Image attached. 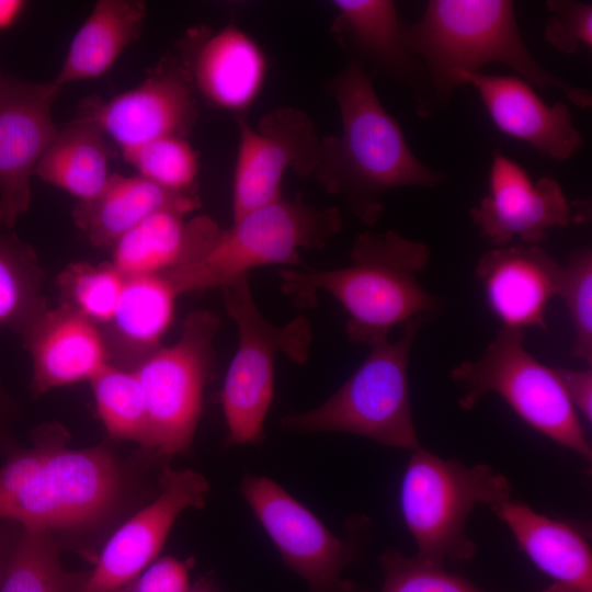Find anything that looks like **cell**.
Returning a JSON list of instances; mask_svg holds the SVG:
<instances>
[{"instance_id": "cell-2", "label": "cell", "mask_w": 592, "mask_h": 592, "mask_svg": "<svg viewBox=\"0 0 592 592\" xmlns=\"http://www.w3.org/2000/svg\"><path fill=\"white\" fill-rule=\"evenodd\" d=\"M352 264L333 270L283 269L281 291L297 308H312L320 292L331 295L348 314L345 334L372 346L390 330L424 314L440 316L446 300L429 293L418 274L431 262L422 241L395 230L360 234L352 246Z\"/></svg>"}, {"instance_id": "cell-3", "label": "cell", "mask_w": 592, "mask_h": 592, "mask_svg": "<svg viewBox=\"0 0 592 592\" xmlns=\"http://www.w3.org/2000/svg\"><path fill=\"white\" fill-rule=\"evenodd\" d=\"M408 50L429 75V99L419 114L431 117L447 109L460 87V72L481 71L490 62L509 66L519 78L540 89L556 88L576 106H592L589 90L549 72L533 56L508 0H431L415 23L402 22Z\"/></svg>"}, {"instance_id": "cell-28", "label": "cell", "mask_w": 592, "mask_h": 592, "mask_svg": "<svg viewBox=\"0 0 592 592\" xmlns=\"http://www.w3.org/2000/svg\"><path fill=\"white\" fill-rule=\"evenodd\" d=\"M44 272L32 246L0 224V329L20 335L48 308Z\"/></svg>"}, {"instance_id": "cell-42", "label": "cell", "mask_w": 592, "mask_h": 592, "mask_svg": "<svg viewBox=\"0 0 592 592\" xmlns=\"http://www.w3.org/2000/svg\"><path fill=\"white\" fill-rule=\"evenodd\" d=\"M186 592H219L214 582L209 579L202 578Z\"/></svg>"}, {"instance_id": "cell-11", "label": "cell", "mask_w": 592, "mask_h": 592, "mask_svg": "<svg viewBox=\"0 0 592 592\" xmlns=\"http://www.w3.org/2000/svg\"><path fill=\"white\" fill-rule=\"evenodd\" d=\"M241 492L284 563L311 592H366L342 578L355 559L366 522L352 524L350 534L340 539L270 478L246 474Z\"/></svg>"}, {"instance_id": "cell-22", "label": "cell", "mask_w": 592, "mask_h": 592, "mask_svg": "<svg viewBox=\"0 0 592 592\" xmlns=\"http://www.w3.org/2000/svg\"><path fill=\"white\" fill-rule=\"evenodd\" d=\"M221 231L206 215L159 212L114 243L111 262L124 276L163 274L202 260Z\"/></svg>"}, {"instance_id": "cell-19", "label": "cell", "mask_w": 592, "mask_h": 592, "mask_svg": "<svg viewBox=\"0 0 592 592\" xmlns=\"http://www.w3.org/2000/svg\"><path fill=\"white\" fill-rule=\"evenodd\" d=\"M460 84H473L486 111L503 134L523 140L537 153L557 161L574 156L583 145L569 107L547 105L531 84L519 77L460 72Z\"/></svg>"}, {"instance_id": "cell-26", "label": "cell", "mask_w": 592, "mask_h": 592, "mask_svg": "<svg viewBox=\"0 0 592 592\" xmlns=\"http://www.w3.org/2000/svg\"><path fill=\"white\" fill-rule=\"evenodd\" d=\"M146 4L138 0H100L73 36L57 87L104 75L129 43L139 37Z\"/></svg>"}, {"instance_id": "cell-12", "label": "cell", "mask_w": 592, "mask_h": 592, "mask_svg": "<svg viewBox=\"0 0 592 592\" xmlns=\"http://www.w3.org/2000/svg\"><path fill=\"white\" fill-rule=\"evenodd\" d=\"M239 143L232 179V220L282 197L285 172L314 177L321 139L312 119L293 106H280L251 126L238 115Z\"/></svg>"}, {"instance_id": "cell-6", "label": "cell", "mask_w": 592, "mask_h": 592, "mask_svg": "<svg viewBox=\"0 0 592 592\" xmlns=\"http://www.w3.org/2000/svg\"><path fill=\"white\" fill-rule=\"evenodd\" d=\"M342 226L337 207L282 196L232 220L202 260L163 275L178 296L221 287L260 266L300 265L301 249L323 248Z\"/></svg>"}, {"instance_id": "cell-35", "label": "cell", "mask_w": 592, "mask_h": 592, "mask_svg": "<svg viewBox=\"0 0 592 592\" xmlns=\"http://www.w3.org/2000/svg\"><path fill=\"white\" fill-rule=\"evenodd\" d=\"M384 582L379 592H490L447 572L444 565L408 557L388 548L379 557Z\"/></svg>"}, {"instance_id": "cell-16", "label": "cell", "mask_w": 592, "mask_h": 592, "mask_svg": "<svg viewBox=\"0 0 592 592\" xmlns=\"http://www.w3.org/2000/svg\"><path fill=\"white\" fill-rule=\"evenodd\" d=\"M54 82L4 79L0 88V224L14 228L31 203L30 179L57 127Z\"/></svg>"}, {"instance_id": "cell-32", "label": "cell", "mask_w": 592, "mask_h": 592, "mask_svg": "<svg viewBox=\"0 0 592 592\" xmlns=\"http://www.w3.org/2000/svg\"><path fill=\"white\" fill-rule=\"evenodd\" d=\"M122 152L138 175L164 189L175 192L197 189V152L184 137H161L122 149Z\"/></svg>"}, {"instance_id": "cell-15", "label": "cell", "mask_w": 592, "mask_h": 592, "mask_svg": "<svg viewBox=\"0 0 592 592\" xmlns=\"http://www.w3.org/2000/svg\"><path fill=\"white\" fill-rule=\"evenodd\" d=\"M196 115L193 84L183 62L174 58L164 59L132 90L109 101H86L81 114L122 149L167 136L184 137Z\"/></svg>"}, {"instance_id": "cell-34", "label": "cell", "mask_w": 592, "mask_h": 592, "mask_svg": "<svg viewBox=\"0 0 592 592\" xmlns=\"http://www.w3.org/2000/svg\"><path fill=\"white\" fill-rule=\"evenodd\" d=\"M558 297L568 310L573 341L570 348L572 357L592 365V251L579 248L572 252L562 275Z\"/></svg>"}, {"instance_id": "cell-17", "label": "cell", "mask_w": 592, "mask_h": 592, "mask_svg": "<svg viewBox=\"0 0 592 592\" xmlns=\"http://www.w3.org/2000/svg\"><path fill=\"white\" fill-rule=\"evenodd\" d=\"M331 33L372 79L385 77L412 90L417 114L430 94L429 75L423 62L403 41L402 21L390 0H335Z\"/></svg>"}, {"instance_id": "cell-1", "label": "cell", "mask_w": 592, "mask_h": 592, "mask_svg": "<svg viewBox=\"0 0 592 592\" xmlns=\"http://www.w3.org/2000/svg\"><path fill=\"white\" fill-rule=\"evenodd\" d=\"M331 92L341 118L340 135L321 139L314 178L367 226L384 213L383 196L392 190L436 187L448 174L429 168L410 149L400 124L383 106L373 81L357 64L335 76Z\"/></svg>"}, {"instance_id": "cell-10", "label": "cell", "mask_w": 592, "mask_h": 592, "mask_svg": "<svg viewBox=\"0 0 592 592\" xmlns=\"http://www.w3.org/2000/svg\"><path fill=\"white\" fill-rule=\"evenodd\" d=\"M219 326L215 311H192L175 343L161 344L133 368L145 397L151 452L160 457L189 454L192 448Z\"/></svg>"}, {"instance_id": "cell-20", "label": "cell", "mask_w": 592, "mask_h": 592, "mask_svg": "<svg viewBox=\"0 0 592 592\" xmlns=\"http://www.w3.org/2000/svg\"><path fill=\"white\" fill-rule=\"evenodd\" d=\"M183 62L193 87L213 105L244 115L259 96L267 71L263 49L246 31L227 25L187 37Z\"/></svg>"}, {"instance_id": "cell-40", "label": "cell", "mask_w": 592, "mask_h": 592, "mask_svg": "<svg viewBox=\"0 0 592 592\" xmlns=\"http://www.w3.org/2000/svg\"><path fill=\"white\" fill-rule=\"evenodd\" d=\"M18 414V405L0 380V446L10 441L9 428Z\"/></svg>"}, {"instance_id": "cell-43", "label": "cell", "mask_w": 592, "mask_h": 592, "mask_svg": "<svg viewBox=\"0 0 592 592\" xmlns=\"http://www.w3.org/2000/svg\"><path fill=\"white\" fill-rule=\"evenodd\" d=\"M540 592H578L571 588L562 585L560 583L554 582L550 587L546 588Z\"/></svg>"}, {"instance_id": "cell-29", "label": "cell", "mask_w": 592, "mask_h": 592, "mask_svg": "<svg viewBox=\"0 0 592 592\" xmlns=\"http://www.w3.org/2000/svg\"><path fill=\"white\" fill-rule=\"evenodd\" d=\"M98 413L111 439L151 452L145 397L134 369L106 364L89 380Z\"/></svg>"}, {"instance_id": "cell-31", "label": "cell", "mask_w": 592, "mask_h": 592, "mask_svg": "<svg viewBox=\"0 0 592 592\" xmlns=\"http://www.w3.org/2000/svg\"><path fill=\"white\" fill-rule=\"evenodd\" d=\"M125 276L110 262L69 264L57 277L61 304L100 329L106 326L116 308Z\"/></svg>"}, {"instance_id": "cell-18", "label": "cell", "mask_w": 592, "mask_h": 592, "mask_svg": "<svg viewBox=\"0 0 592 592\" xmlns=\"http://www.w3.org/2000/svg\"><path fill=\"white\" fill-rule=\"evenodd\" d=\"M562 265L538 244H508L485 252L475 267L487 304L502 327L547 332L545 311L558 296Z\"/></svg>"}, {"instance_id": "cell-4", "label": "cell", "mask_w": 592, "mask_h": 592, "mask_svg": "<svg viewBox=\"0 0 592 592\" xmlns=\"http://www.w3.org/2000/svg\"><path fill=\"white\" fill-rule=\"evenodd\" d=\"M437 317L420 315L403 325L396 341L386 339L369 346L362 364L334 394L312 410L283 415L282 428L299 433L343 432L387 447L420 448L408 367L418 334Z\"/></svg>"}, {"instance_id": "cell-37", "label": "cell", "mask_w": 592, "mask_h": 592, "mask_svg": "<svg viewBox=\"0 0 592 592\" xmlns=\"http://www.w3.org/2000/svg\"><path fill=\"white\" fill-rule=\"evenodd\" d=\"M193 565V558L160 557L113 592H186Z\"/></svg>"}, {"instance_id": "cell-27", "label": "cell", "mask_w": 592, "mask_h": 592, "mask_svg": "<svg viewBox=\"0 0 592 592\" xmlns=\"http://www.w3.org/2000/svg\"><path fill=\"white\" fill-rule=\"evenodd\" d=\"M104 136L102 128L84 116L65 124L57 128L34 173L77 201L92 200L111 175Z\"/></svg>"}, {"instance_id": "cell-36", "label": "cell", "mask_w": 592, "mask_h": 592, "mask_svg": "<svg viewBox=\"0 0 592 592\" xmlns=\"http://www.w3.org/2000/svg\"><path fill=\"white\" fill-rule=\"evenodd\" d=\"M550 18L545 41L556 50L573 55L580 46L592 48V3L577 0H548Z\"/></svg>"}, {"instance_id": "cell-5", "label": "cell", "mask_w": 592, "mask_h": 592, "mask_svg": "<svg viewBox=\"0 0 592 592\" xmlns=\"http://www.w3.org/2000/svg\"><path fill=\"white\" fill-rule=\"evenodd\" d=\"M511 492L508 477L489 465L466 466L422 446L413 451L401 480L400 508L415 556L440 565L471 559L477 548L466 533L469 512L477 503L509 500Z\"/></svg>"}, {"instance_id": "cell-41", "label": "cell", "mask_w": 592, "mask_h": 592, "mask_svg": "<svg viewBox=\"0 0 592 592\" xmlns=\"http://www.w3.org/2000/svg\"><path fill=\"white\" fill-rule=\"evenodd\" d=\"M24 8V1L0 0V31L10 27L21 15Z\"/></svg>"}, {"instance_id": "cell-39", "label": "cell", "mask_w": 592, "mask_h": 592, "mask_svg": "<svg viewBox=\"0 0 592 592\" xmlns=\"http://www.w3.org/2000/svg\"><path fill=\"white\" fill-rule=\"evenodd\" d=\"M22 526L15 522L0 520V589L21 534Z\"/></svg>"}, {"instance_id": "cell-21", "label": "cell", "mask_w": 592, "mask_h": 592, "mask_svg": "<svg viewBox=\"0 0 592 592\" xmlns=\"http://www.w3.org/2000/svg\"><path fill=\"white\" fill-rule=\"evenodd\" d=\"M21 337L32 358L30 389L34 398L89 382L110 363L100 328L64 304L48 308Z\"/></svg>"}, {"instance_id": "cell-33", "label": "cell", "mask_w": 592, "mask_h": 592, "mask_svg": "<svg viewBox=\"0 0 592 592\" xmlns=\"http://www.w3.org/2000/svg\"><path fill=\"white\" fill-rule=\"evenodd\" d=\"M70 435L57 422L43 423L32 431V446H16L12 440L1 446L5 462L0 468V513L35 478L38 470L68 446Z\"/></svg>"}, {"instance_id": "cell-44", "label": "cell", "mask_w": 592, "mask_h": 592, "mask_svg": "<svg viewBox=\"0 0 592 592\" xmlns=\"http://www.w3.org/2000/svg\"><path fill=\"white\" fill-rule=\"evenodd\" d=\"M4 79H5V77L2 76V73L0 72V88H1V86H2V83H3V81H4Z\"/></svg>"}, {"instance_id": "cell-7", "label": "cell", "mask_w": 592, "mask_h": 592, "mask_svg": "<svg viewBox=\"0 0 592 592\" xmlns=\"http://www.w3.org/2000/svg\"><path fill=\"white\" fill-rule=\"evenodd\" d=\"M524 338L525 330L501 326L478 358L452 368L458 406L469 411L496 394L531 428L591 462V444L555 367L533 356Z\"/></svg>"}, {"instance_id": "cell-8", "label": "cell", "mask_w": 592, "mask_h": 592, "mask_svg": "<svg viewBox=\"0 0 592 592\" xmlns=\"http://www.w3.org/2000/svg\"><path fill=\"white\" fill-rule=\"evenodd\" d=\"M220 288L226 311L239 333L219 394L228 429L224 446L260 444L274 395V358L283 353L294 363L305 364L314 339L311 323L305 316L284 326L267 321L253 298L248 274Z\"/></svg>"}, {"instance_id": "cell-38", "label": "cell", "mask_w": 592, "mask_h": 592, "mask_svg": "<svg viewBox=\"0 0 592 592\" xmlns=\"http://www.w3.org/2000/svg\"><path fill=\"white\" fill-rule=\"evenodd\" d=\"M568 399L585 420H592V369L555 367Z\"/></svg>"}, {"instance_id": "cell-23", "label": "cell", "mask_w": 592, "mask_h": 592, "mask_svg": "<svg viewBox=\"0 0 592 592\" xmlns=\"http://www.w3.org/2000/svg\"><path fill=\"white\" fill-rule=\"evenodd\" d=\"M200 207L197 189L175 192L140 175L111 173L95 197L77 201L71 216L93 246L112 248L153 214L170 210L187 216Z\"/></svg>"}, {"instance_id": "cell-25", "label": "cell", "mask_w": 592, "mask_h": 592, "mask_svg": "<svg viewBox=\"0 0 592 592\" xmlns=\"http://www.w3.org/2000/svg\"><path fill=\"white\" fill-rule=\"evenodd\" d=\"M178 294L163 274L125 276L110 322L101 328L111 364L133 369L161 345Z\"/></svg>"}, {"instance_id": "cell-24", "label": "cell", "mask_w": 592, "mask_h": 592, "mask_svg": "<svg viewBox=\"0 0 592 592\" xmlns=\"http://www.w3.org/2000/svg\"><path fill=\"white\" fill-rule=\"evenodd\" d=\"M490 509L508 526L520 550L542 572L578 592H592L591 547L576 527L511 499Z\"/></svg>"}, {"instance_id": "cell-30", "label": "cell", "mask_w": 592, "mask_h": 592, "mask_svg": "<svg viewBox=\"0 0 592 592\" xmlns=\"http://www.w3.org/2000/svg\"><path fill=\"white\" fill-rule=\"evenodd\" d=\"M55 534L22 526L0 592H75L88 571H66Z\"/></svg>"}, {"instance_id": "cell-13", "label": "cell", "mask_w": 592, "mask_h": 592, "mask_svg": "<svg viewBox=\"0 0 592 592\" xmlns=\"http://www.w3.org/2000/svg\"><path fill=\"white\" fill-rule=\"evenodd\" d=\"M159 485L155 499L111 535L75 592L115 591L156 559L183 510L205 505L209 486L197 471L166 465Z\"/></svg>"}, {"instance_id": "cell-9", "label": "cell", "mask_w": 592, "mask_h": 592, "mask_svg": "<svg viewBox=\"0 0 592 592\" xmlns=\"http://www.w3.org/2000/svg\"><path fill=\"white\" fill-rule=\"evenodd\" d=\"M127 487L126 470L109 446H67L5 505L0 520L53 534L88 531L117 511Z\"/></svg>"}, {"instance_id": "cell-14", "label": "cell", "mask_w": 592, "mask_h": 592, "mask_svg": "<svg viewBox=\"0 0 592 592\" xmlns=\"http://www.w3.org/2000/svg\"><path fill=\"white\" fill-rule=\"evenodd\" d=\"M469 215L493 248L508 246L515 237L521 243L537 244L549 228L585 220L556 180L543 177L533 183L528 173L500 150L492 153L489 193Z\"/></svg>"}]
</instances>
